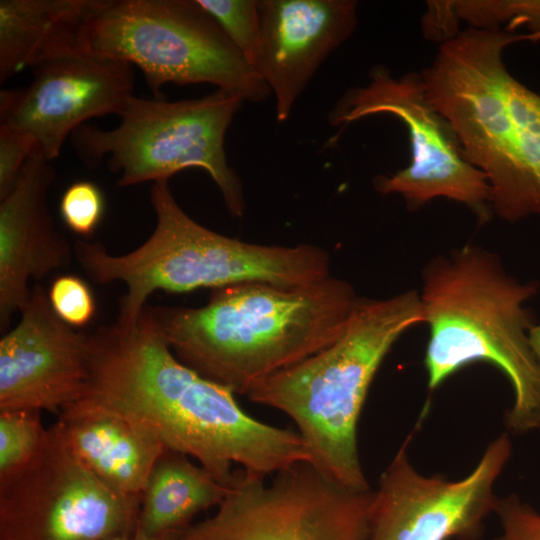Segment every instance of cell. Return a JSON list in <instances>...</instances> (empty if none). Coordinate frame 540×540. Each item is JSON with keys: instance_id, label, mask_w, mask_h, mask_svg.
Instances as JSON below:
<instances>
[{"instance_id": "6da1fadb", "label": "cell", "mask_w": 540, "mask_h": 540, "mask_svg": "<svg viewBox=\"0 0 540 540\" xmlns=\"http://www.w3.org/2000/svg\"><path fill=\"white\" fill-rule=\"evenodd\" d=\"M88 356L82 399L139 421L226 487L234 465L266 477L309 461L298 432L253 418L230 388L182 363L148 305L132 326L115 322L88 334Z\"/></svg>"}, {"instance_id": "7a4b0ae2", "label": "cell", "mask_w": 540, "mask_h": 540, "mask_svg": "<svg viewBox=\"0 0 540 540\" xmlns=\"http://www.w3.org/2000/svg\"><path fill=\"white\" fill-rule=\"evenodd\" d=\"M359 299L350 283L330 276L297 286L243 282L213 289L202 307L148 308L182 363L246 395L335 342Z\"/></svg>"}, {"instance_id": "3957f363", "label": "cell", "mask_w": 540, "mask_h": 540, "mask_svg": "<svg viewBox=\"0 0 540 540\" xmlns=\"http://www.w3.org/2000/svg\"><path fill=\"white\" fill-rule=\"evenodd\" d=\"M521 40L531 37L468 27L442 42L421 74L465 157L486 176L492 212L509 222L540 217V95L503 61L504 49Z\"/></svg>"}, {"instance_id": "277c9868", "label": "cell", "mask_w": 540, "mask_h": 540, "mask_svg": "<svg viewBox=\"0 0 540 540\" xmlns=\"http://www.w3.org/2000/svg\"><path fill=\"white\" fill-rule=\"evenodd\" d=\"M422 279L429 389L470 363H491L514 392L506 415L509 430L540 431V363L529 338L533 318L525 307L538 285L511 277L495 253L475 244L435 257Z\"/></svg>"}, {"instance_id": "5b68a950", "label": "cell", "mask_w": 540, "mask_h": 540, "mask_svg": "<svg viewBox=\"0 0 540 540\" xmlns=\"http://www.w3.org/2000/svg\"><path fill=\"white\" fill-rule=\"evenodd\" d=\"M424 323L420 295L360 298L341 336L325 349L257 381L250 401L296 424L309 462L336 483L370 491L358 450V422L370 385L404 332Z\"/></svg>"}, {"instance_id": "8992f818", "label": "cell", "mask_w": 540, "mask_h": 540, "mask_svg": "<svg viewBox=\"0 0 540 540\" xmlns=\"http://www.w3.org/2000/svg\"><path fill=\"white\" fill-rule=\"evenodd\" d=\"M150 202L156 224L150 237L123 255L78 239L74 257L86 275L105 285L123 282L116 323L134 325L157 290L183 293L243 282L297 286L330 277V257L309 245H260L218 234L193 220L176 202L168 181L154 182Z\"/></svg>"}, {"instance_id": "52a82bcc", "label": "cell", "mask_w": 540, "mask_h": 540, "mask_svg": "<svg viewBox=\"0 0 540 540\" xmlns=\"http://www.w3.org/2000/svg\"><path fill=\"white\" fill-rule=\"evenodd\" d=\"M80 45L139 67L155 97L167 83H208L252 103L271 94L195 0H102L82 28Z\"/></svg>"}, {"instance_id": "ba28073f", "label": "cell", "mask_w": 540, "mask_h": 540, "mask_svg": "<svg viewBox=\"0 0 540 540\" xmlns=\"http://www.w3.org/2000/svg\"><path fill=\"white\" fill-rule=\"evenodd\" d=\"M243 103L240 96L219 89L177 101L133 96L118 126L103 130L83 124L71 139L90 168L108 157L107 167L119 173V187L168 181L186 168H201L218 186L229 213L242 217L243 186L227 162L224 141Z\"/></svg>"}, {"instance_id": "9c48e42d", "label": "cell", "mask_w": 540, "mask_h": 540, "mask_svg": "<svg viewBox=\"0 0 540 540\" xmlns=\"http://www.w3.org/2000/svg\"><path fill=\"white\" fill-rule=\"evenodd\" d=\"M379 114L392 115L404 123L412 154L406 168L375 177L377 192L399 194L413 209L443 197L464 204L479 221L489 219L488 180L465 157L454 129L430 102L421 75L395 78L388 68L375 66L366 85L343 93L330 110L328 121L332 126H346Z\"/></svg>"}, {"instance_id": "30bf717a", "label": "cell", "mask_w": 540, "mask_h": 540, "mask_svg": "<svg viewBox=\"0 0 540 540\" xmlns=\"http://www.w3.org/2000/svg\"><path fill=\"white\" fill-rule=\"evenodd\" d=\"M238 468L212 516L190 524L178 540H367L373 491L331 480L309 461L266 483Z\"/></svg>"}, {"instance_id": "8fae6325", "label": "cell", "mask_w": 540, "mask_h": 540, "mask_svg": "<svg viewBox=\"0 0 540 540\" xmlns=\"http://www.w3.org/2000/svg\"><path fill=\"white\" fill-rule=\"evenodd\" d=\"M140 505L106 486L56 422L28 463L0 476V540H105L131 534Z\"/></svg>"}, {"instance_id": "7c38bea8", "label": "cell", "mask_w": 540, "mask_h": 540, "mask_svg": "<svg viewBox=\"0 0 540 540\" xmlns=\"http://www.w3.org/2000/svg\"><path fill=\"white\" fill-rule=\"evenodd\" d=\"M404 440L373 491L367 540H477L495 512L494 485L511 457L508 432L489 443L475 468L459 480L425 476Z\"/></svg>"}, {"instance_id": "4fadbf2b", "label": "cell", "mask_w": 540, "mask_h": 540, "mask_svg": "<svg viewBox=\"0 0 540 540\" xmlns=\"http://www.w3.org/2000/svg\"><path fill=\"white\" fill-rule=\"evenodd\" d=\"M30 85L0 94V125L32 135L49 161L85 121L120 114L134 96L132 65L86 52L33 68Z\"/></svg>"}, {"instance_id": "5bb4252c", "label": "cell", "mask_w": 540, "mask_h": 540, "mask_svg": "<svg viewBox=\"0 0 540 540\" xmlns=\"http://www.w3.org/2000/svg\"><path fill=\"white\" fill-rule=\"evenodd\" d=\"M19 322L0 340V411L59 414L85 395L88 334L61 320L48 292L31 288Z\"/></svg>"}, {"instance_id": "9a60e30c", "label": "cell", "mask_w": 540, "mask_h": 540, "mask_svg": "<svg viewBox=\"0 0 540 540\" xmlns=\"http://www.w3.org/2000/svg\"><path fill=\"white\" fill-rule=\"evenodd\" d=\"M354 0H259L261 40L255 70L285 122L327 57L356 29Z\"/></svg>"}, {"instance_id": "2e32d148", "label": "cell", "mask_w": 540, "mask_h": 540, "mask_svg": "<svg viewBox=\"0 0 540 540\" xmlns=\"http://www.w3.org/2000/svg\"><path fill=\"white\" fill-rule=\"evenodd\" d=\"M36 149L9 193L0 199V331L28 303L31 279L67 268L74 249L57 229L48 205L55 170Z\"/></svg>"}, {"instance_id": "e0dca14e", "label": "cell", "mask_w": 540, "mask_h": 540, "mask_svg": "<svg viewBox=\"0 0 540 540\" xmlns=\"http://www.w3.org/2000/svg\"><path fill=\"white\" fill-rule=\"evenodd\" d=\"M58 415L57 423L86 466L118 495L141 502L166 450L158 436L139 421L86 399Z\"/></svg>"}, {"instance_id": "ac0fdd59", "label": "cell", "mask_w": 540, "mask_h": 540, "mask_svg": "<svg viewBox=\"0 0 540 540\" xmlns=\"http://www.w3.org/2000/svg\"><path fill=\"white\" fill-rule=\"evenodd\" d=\"M102 0H1L0 80L82 52L80 35Z\"/></svg>"}, {"instance_id": "d6986e66", "label": "cell", "mask_w": 540, "mask_h": 540, "mask_svg": "<svg viewBox=\"0 0 540 540\" xmlns=\"http://www.w3.org/2000/svg\"><path fill=\"white\" fill-rule=\"evenodd\" d=\"M227 490L188 456L166 449L143 491L137 529L153 537L181 532L198 513L217 507Z\"/></svg>"}, {"instance_id": "ffe728a7", "label": "cell", "mask_w": 540, "mask_h": 540, "mask_svg": "<svg viewBox=\"0 0 540 540\" xmlns=\"http://www.w3.org/2000/svg\"><path fill=\"white\" fill-rule=\"evenodd\" d=\"M47 432L40 411H0V476L28 463L43 446Z\"/></svg>"}, {"instance_id": "44dd1931", "label": "cell", "mask_w": 540, "mask_h": 540, "mask_svg": "<svg viewBox=\"0 0 540 540\" xmlns=\"http://www.w3.org/2000/svg\"><path fill=\"white\" fill-rule=\"evenodd\" d=\"M195 1L254 67L261 40L259 0Z\"/></svg>"}, {"instance_id": "7402d4cb", "label": "cell", "mask_w": 540, "mask_h": 540, "mask_svg": "<svg viewBox=\"0 0 540 540\" xmlns=\"http://www.w3.org/2000/svg\"><path fill=\"white\" fill-rule=\"evenodd\" d=\"M460 21L469 27L499 30L502 24L508 28L527 25L534 41H540V1H460L457 7Z\"/></svg>"}, {"instance_id": "603a6c76", "label": "cell", "mask_w": 540, "mask_h": 540, "mask_svg": "<svg viewBox=\"0 0 540 540\" xmlns=\"http://www.w3.org/2000/svg\"><path fill=\"white\" fill-rule=\"evenodd\" d=\"M59 210L63 222L73 233L89 237L103 218L104 195L91 181H75L64 191Z\"/></svg>"}, {"instance_id": "cb8c5ba5", "label": "cell", "mask_w": 540, "mask_h": 540, "mask_svg": "<svg viewBox=\"0 0 540 540\" xmlns=\"http://www.w3.org/2000/svg\"><path fill=\"white\" fill-rule=\"evenodd\" d=\"M48 298L57 316L73 328L87 325L96 312L89 285L76 275L65 274L55 278L48 290Z\"/></svg>"}, {"instance_id": "d4e9b609", "label": "cell", "mask_w": 540, "mask_h": 540, "mask_svg": "<svg viewBox=\"0 0 540 540\" xmlns=\"http://www.w3.org/2000/svg\"><path fill=\"white\" fill-rule=\"evenodd\" d=\"M500 533L494 540H540V512L518 495L498 498Z\"/></svg>"}, {"instance_id": "484cf974", "label": "cell", "mask_w": 540, "mask_h": 540, "mask_svg": "<svg viewBox=\"0 0 540 540\" xmlns=\"http://www.w3.org/2000/svg\"><path fill=\"white\" fill-rule=\"evenodd\" d=\"M36 149L37 142L32 135L0 125V199L13 188L26 161Z\"/></svg>"}, {"instance_id": "4316f807", "label": "cell", "mask_w": 540, "mask_h": 540, "mask_svg": "<svg viewBox=\"0 0 540 540\" xmlns=\"http://www.w3.org/2000/svg\"><path fill=\"white\" fill-rule=\"evenodd\" d=\"M180 532L170 533L163 536H148L142 531L137 529L134 533L131 534H122L116 535L105 540H178Z\"/></svg>"}, {"instance_id": "83f0119b", "label": "cell", "mask_w": 540, "mask_h": 540, "mask_svg": "<svg viewBox=\"0 0 540 540\" xmlns=\"http://www.w3.org/2000/svg\"><path fill=\"white\" fill-rule=\"evenodd\" d=\"M530 343L540 363V325H534L529 333Z\"/></svg>"}]
</instances>
